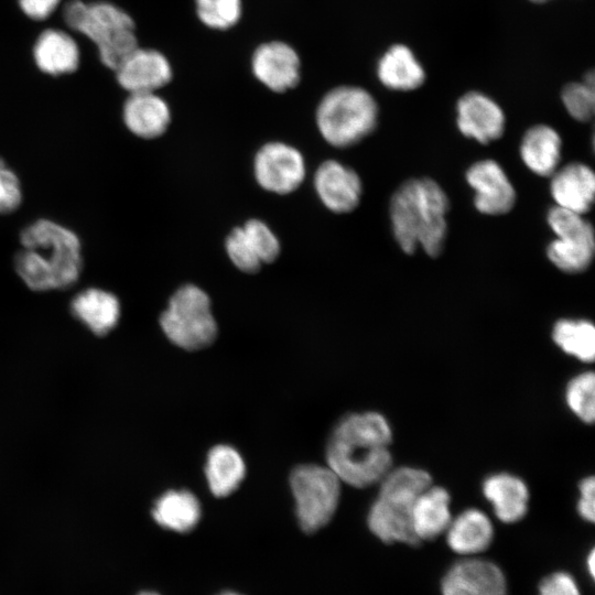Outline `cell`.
<instances>
[{
    "mask_svg": "<svg viewBox=\"0 0 595 595\" xmlns=\"http://www.w3.org/2000/svg\"><path fill=\"white\" fill-rule=\"evenodd\" d=\"M31 56L40 73L50 77H61L77 71L80 47L69 32L57 26H45L32 44Z\"/></svg>",
    "mask_w": 595,
    "mask_h": 595,
    "instance_id": "cell-15",
    "label": "cell"
},
{
    "mask_svg": "<svg viewBox=\"0 0 595 595\" xmlns=\"http://www.w3.org/2000/svg\"><path fill=\"white\" fill-rule=\"evenodd\" d=\"M113 77L128 94L155 93L171 82L173 71L162 52L139 45L117 67Z\"/></svg>",
    "mask_w": 595,
    "mask_h": 595,
    "instance_id": "cell-11",
    "label": "cell"
},
{
    "mask_svg": "<svg viewBox=\"0 0 595 595\" xmlns=\"http://www.w3.org/2000/svg\"><path fill=\"white\" fill-rule=\"evenodd\" d=\"M538 595H581V591L570 573L554 572L541 581Z\"/></svg>",
    "mask_w": 595,
    "mask_h": 595,
    "instance_id": "cell-35",
    "label": "cell"
},
{
    "mask_svg": "<svg viewBox=\"0 0 595 595\" xmlns=\"http://www.w3.org/2000/svg\"><path fill=\"white\" fill-rule=\"evenodd\" d=\"M242 230L262 263L274 261L280 253V242L273 231L259 219H250Z\"/></svg>",
    "mask_w": 595,
    "mask_h": 595,
    "instance_id": "cell-32",
    "label": "cell"
},
{
    "mask_svg": "<svg viewBox=\"0 0 595 595\" xmlns=\"http://www.w3.org/2000/svg\"><path fill=\"white\" fill-rule=\"evenodd\" d=\"M547 221L555 235L547 247V257L565 273H581L592 263L595 252L594 230L583 215L553 206Z\"/></svg>",
    "mask_w": 595,
    "mask_h": 595,
    "instance_id": "cell-9",
    "label": "cell"
},
{
    "mask_svg": "<svg viewBox=\"0 0 595 595\" xmlns=\"http://www.w3.org/2000/svg\"><path fill=\"white\" fill-rule=\"evenodd\" d=\"M19 10H20V9H19ZM17 11H18V10H17ZM13 12H15V11H13ZM13 12H11V13H13ZM9 14H10V13H9ZM6 15H8V14H6ZM6 15H3V17H6ZM3 17H0V18H3Z\"/></svg>",
    "mask_w": 595,
    "mask_h": 595,
    "instance_id": "cell-42",
    "label": "cell"
},
{
    "mask_svg": "<svg viewBox=\"0 0 595 595\" xmlns=\"http://www.w3.org/2000/svg\"><path fill=\"white\" fill-rule=\"evenodd\" d=\"M441 591L443 595H507V582L495 563L468 558L450 567Z\"/></svg>",
    "mask_w": 595,
    "mask_h": 595,
    "instance_id": "cell-13",
    "label": "cell"
},
{
    "mask_svg": "<svg viewBox=\"0 0 595 595\" xmlns=\"http://www.w3.org/2000/svg\"><path fill=\"white\" fill-rule=\"evenodd\" d=\"M23 15L34 22L48 21L58 10L63 0H17Z\"/></svg>",
    "mask_w": 595,
    "mask_h": 595,
    "instance_id": "cell-36",
    "label": "cell"
},
{
    "mask_svg": "<svg viewBox=\"0 0 595 595\" xmlns=\"http://www.w3.org/2000/svg\"><path fill=\"white\" fill-rule=\"evenodd\" d=\"M160 324L167 338L186 350L205 348L217 336L210 300L194 284L183 285L172 295Z\"/></svg>",
    "mask_w": 595,
    "mask_h": 595,
    "instance_id": "cell-7",
    "label": "cell"
},
{
    "mask_svg": "<svg viewBox=\"0 0 595 595\" xmlns=\"http://www.w3.org/2000/svg\"><path fill=\"white\" fill-rule=\"evenodd\" d=\"M253 171L258 184L264 190L289 194L303 182L305 162L295 148L283 142H270L257 152Z\"/></svg>",
    "mask_w": 595,
    "mask_h": 595,
    "instance_id": "cell-10",
    "label": "cell"
},
{
    "mask_svg": "<svg viewBox=\"0 0 595 595\" xmlns=\"http://www.w3.org/2000/svg\"><path fill=\"white\" fill-rule=\"evenodd\" d=\"M594 73L586 74L582 82L567 84L561 99L567 113L577 121H588L594 115L595 91Z\"/></svg>",
    "mask_w": 595,
    "mask_h": 595,
    "instance_id": "cell-30",
    "label": "cell"
},
{
    "mask_svg": "<svg viewBox=\"0 0 595 595\" xmlns=\"http://www.w3.org/2000/svg\"><path fill=\"white\" fill-rule=\"evenodd\" d=\"M529 1L534 2V3H544L550 0H529Z\"/></svg>",
    "mask_w": 595,
    "mask_h": 595,
    "instance_id": "cell-41",
    "label": "cell"
},
{
    "mask_svg": "<svg viewBox=\"0 0 595 595\" xmlns=\"http://www.w3.org/2000/svg\"><path fill=\"white\" fill-rule=\"evenodd\" d=\"M290 486L303 531L315 532L331 521L339 502L342 482L328 466H296L290 475Z\"/></svg>",
    "mask_w": 595,
    "mask_h": 595,
    "instance_id": "cell-8",
    "label": "cell"
},
{
    "mask_svg": "<svg viewBox=\"0 0 595 595\" xmlns=\"http://www.w3.org/2000/svg\"><path fill=\"white\" fill-rule=\"evenodd\" d=\"M58 9L62 29L91 43L100 64L111 72L140 45L133 17L113 2L64 0Z\"/></svg>",
    "mask_w": 595,
    "mask_h": 595,
    "instance_id": "cell-4",
    "label": "cell"
},
{
    "mask_svg": "<svg viewBox=\"0 0 595 595\" xmlns=\"http://www.w3.org/2000/svg\"><path fill=\"white\" fill-rule=\"evenodd\" d=\"M595 480L594 476L583 478L578 484L580 497L577 499V512L587 522L595 519Z\"/></svg>",
    "mask_w": 595,
    "mask_h": 595,
    "instance_id": "cell-37",
    "label": "cell"
},
{
    "mask_svg": "<svg viewBox=\"0 0 595 595\" xmlns=\"http://www.w3.org/2000/svg\"><path fill=\"white\" fill-rule=\"evenodd\" d=\"M139 595H159V594H156L154 592H142Z\"/></svg>",
    "mask_w": 595,
    "mask_h": 595,
    "instance_id": "cell-40",
    "label": "cell"
},
{
    "mask_svg": "<svg viewBox=\"0 0 595 595\" xmlns=\"http://www.w3.org/2000/svg\"><path fill=\"white\" fill-rule=\"evenodd\" d=\"M450 202L444 190L432 178H410L392 194L390 220L399 247L413 253L418 247L437 257L447 232Z\"/></svg>",
    "mask_w": 595,
    "mask_h": 595,
    "instance_id": "cell-3",
    "label": "cell"
},
{
    "mask_svg": "<svg viewBox=\"0 0 595 595\" xmlns=\"http://www.w3.org/2000/svg\"><path fill=\"white\" fill-rule=\"evenodd\" d=\"M198 19L208 28L227 30L241 17V0H195Z\"/></svg>",
    "mask_w": 595,
    "mask_h": 595,
    "instance_id": "cell-31",
    "label": "cell"
},
{
    "mask_svg": "<svg viewBox=\"0 0 595 595\" xmlns=\"http://www.w3.org/2000/svg\"><path fill=\"white\" fill-rule=\"evenodd\" d=\"M550 192L556 206L586 214L593 206L595 197V174L581 162H572L550 176Z\"/></svg>",
    "mask_w": 595,
    "mask_h": 595,
    "instance_id": "cell-18",
    "label": "cell"
},
{
    "mask_svg": "<svg viewBox=\"0 0 595 595\" xmlns=\"http://www.w3.org/2000/svg\"><path fill=\"white\" fill-rule=\"evenodd\" d=\"M519 151L522 162L532 173L548 177L559 167L562 140L552 127L536 125L523 134Z\"/></svg>",
    "mask_w": 595,
    "mask_h": 595,
    "instance_id": "cell-22",
    "label": "cell"
},
{
    "mask_svg": "<svg viewBox=\"0 0 595 595\" xmlns=\"http://www.w3.org/2000/svg\"><path fill=\"white\" fill-rule=\"evenodd\" d=\"M22 202V188L18 175L0 158V214L14 212Z\"/></svg>",
    "mask_w": 595,
    "mask_h": 595,
    "instance_id": "cell-34",
    "label": "cell"
},
{
    "mask_svg": "<svg viewBox=\"0 0 595 595\" xmlns=\"http://www.w3.org/2000/svg\"><path fill=\"white\" fill-rule=\"evenodd\" d=\"M466 181L474 190V205L479 213L499 216L515 206V187L495 160L486 159L472 164L466 171Z\"/></svg>",
    "mask_w": 595,
    "mask_h": 595,
    "instance_id": "cell-12",
    "label": "cell"
},
{
    "mask_svg": "<svg viewBox=\"0 0 595 595\" xmlns=\"http://www.w3.org/2000/svg\"><path fill=\"white\" fill-rule=\"evenodd\" d=\"M122 120L127 129L142 139L162 136L170 122L171 110L155 93L128 94L122 104Z\"/></svg>",
    "mask_w": 595,
    "mask_h": 595,
    "instance_id": "cell-19",
    "label": "cell"
},
{
    "mask_svg": "<svg viewBox=\"0 0 595 595\" xmlns=\"http://www.w3.org/2000/svg\"><path fill=\"white\" fill-rule=\"evenodd\" d=\"M245 470L244 459L234 447L216 445L209 451L205 473L214 496L226 497L235 491Z\"/></svg>",
    "mask_w": 595,
    "mask_h": 595,
    "instance_id": "cell-27",
    "label": "cell"
},
{
    "mask_svg": "<svg viewBox=\"0 0 595 595\" xmlns=\"http://www.w3.org/2000/svg\"><path fill=\"white\" fill-rule=\"evenodd\" d=\"M586 564H587V569H588V573L589 575L593 577L594 576V573H595V552L594 550H591L587 559H586Z\"/></svg>",
    "mask_w": 595,
    "mask_h": 595,
    "instance_id": "cell-38",
    "label": "cell"
},
{
    "mask_svg": "<svg viewBox=\"0 0 595 595\" xmlns=\"http://www.w3.org/2000/svg\"><path fill=\"white\" fill-rule=\"evenodd\" d=\"M377 76L380 83L398 91L419 88L425 80V72L413 52L403 44L391 45L379 58Z\"/></svg>",
    "mask_w": 595,
    "mask_h": 595,
    "instance_id": "cell-24",
    "label": "cell"
},
{
    "mask_svg": "<svg viewBox=\"0 0 595 595\" xmlns=\"http://www.w3.org/2000/svg\"><path fill=\"white\" fill-rule=\"evenodd\" d=\"M552 339L567 355L583 363L594 360L595 327L591 321L584 318L559 320L553 325Z\"/></svg>",
    "mask_w": 595,
    "mask_h": 595,
    "instance_id": "cell-28",
    "label": "cell"
},
{
    "mask_svg": "<svg viewBox=\"0 0 595 595\" xmlns=\"http://www.w3.org/2000/svg\"><path fill=\"white\" fill-rule=\"evenodd\" d=\"M448 491L430 485L416 498L412 508V528L418 541L432 540L444 533L452 520Z\"/></svg>",
    "mask_w": 595,
    "mask_h": 595,
    "instance_id": "cell-23",
    "label": "cell"
},
{
    "mask_svg": "<svg viewBox=\"0 0 595 595\" xmlns=\"http://www.w3.org/2000/svg\"><path fill=\"white\" fill-rule=\"evenodd\" d=\"M482 490L501 522L515 523L526 516L529 489L518 476L509 473L491 474L483 482Z\"/></svg>",
    "mask_w": 595,
    "mask_h": 595,
    "instance_id": "cell-20",
    "label": "cell"
},
{
    "mask_svg": "<svg viewBox=\"0 0 595 595\" xmlns=\"http://www.w3.org/2000/svg\"><path fill=\"white\" fill-rule=\"evenodd\" d=\"M226 251L231 262L242 272L256 273L261 268V260L247 239L242 227L231 230L226 239Z\"/></svg>",
    "mask_w": 595,
    "mask_h": 595,
    "instance_id": "cell-33",
    "label": "cell"
},
{
    "mask_svg": "<svg viewBox=\"0 0 595 595\" xmlns=\"http://www.w3.org/2000/svg\"><path fill=\"white\" fill-rule=\"evenodd\" d=\"M23 246L14 258V269L33 291L66 289L77 282L83 270L78 236L65 226L37 219L20 235Z\"/></svg>",
    "mask_w": 595,
    "mask_h": 595,
    "instance_id": "cell-2",
    "label": "cell"
},
{
    "mask_svg": "<svg viewBox=\"0 0 595 595\" xmlns=\"http://www.w3.org/2000/svg\"><path fill=\"white\" fill-rule=\"evenodd\" d=\"M456 123L461 133L482 144L499 139L506 125L501 107L480 91H468L456 104Z\"/></svg>",
    "mask_w": 595,
    "mask_h": 595,
    "instance_id": "cell-14",
    "label": "cell"
},
{
    "mask_svg": "<svg viewBox=\"0 0 595 595\" xmlns=\"http://www.w3.org/2000/svg\"><path fill=\"white\" fill-rule=\"evenodd\" d=\"M71 310L73 315L96 335L109 333L120 317L118 298L98 288H89L77 293L71 303Z\"/></svg>",
    "mask_w": 595,
    "mask_h": 595,
    "instance_id": "cell-25",
    "label": "cell"
},
{
    "mask_svg": "<svg viewBox=\"0 0 595 595\" xmlns=\"http://www.w3.org/2000/svg\"><path fill=\"white\" fill-rule=\"evenodd\" d=\"M300 57L289 44L272 41L259 45L251 57L256 78L275 93L294 88L300 80Z\"/></svg>",
    "mask_w": 595,
    "mask_h": 595,
    "instance_id": "cell-16",
    "label": "cell"
},
{
    "mask_svg": "<svg viewBox=\"0 0 595 595\" xmlns=\"http://www.w3.org/2000/svg\"><path fill=\"white\" fill-rule=\"evenodd\" d=\"M314 186L322 203L334 213H349L360 202L363 186L358 174L335 160L318 166Z\"/></svg>",
    "mask_w": 595,
    "mask_h": 595,
    "instance_id": "cell-17",
    "label": "cell"
},
{
    "mask_svg": "<svg viewBox=\"0 0 595 595\" xmlns=\"http://www.w3.org/2000/svg\"><path fill=\"white\" fill-rule=\"evenodd\" d=\"M379 489L367 517L370 531L385 543H420L412 528V508L419 495L432 485L421 468H391L378 483Z\"/></svg>",
    "mask_w": 595,
    "mask_h": 595,
    "instance_id": "cell-5",
    "label": "cell"
},
{
    "mask_svg": "<svg viewBox=\"0 0 595 595\" xmlns=\"http://www.w3.org/2000/svg\"><path fill=\"white\" fill-rule=\"evenodd\" d=\"M152 515L165 529L188 532L199 521L201 505L188 490H170L156 500Z\"/></svg>",
    "mask_w": 595,
    "mask_h": 595,
    "instance_id": "cell-26",
    "label": "cell"
},
{
    "mask_svg": "<svg viewBox=\"0 0 595 595\" xmlns=\"http://www.w3.org/2000/svg\"><path fill=\"white\" fill-rule=\"evenodd\" d=\"M378 122V106L366 89L339 86L329 90L316 109V125L332 145L347 148L369 136Z\"/></svg>",
    "mask_w": 595,
    "mask_h": 595,
    "instance_id": "cell-6",
    "label": "cell"
},
{
    "mask_svg": "<svg viewBox=\"0 0 595 595\" xmlns=\"http://www.w3.org/2000/svg\"><path fill=\"white\" fill-rule=\"evenodd\" d=\"M391 442V426L381 413L348 414L327 442V466L342 483L355 488L372 486L392 468Z\"/></svg>",
    "mask_w": 595,
    "mask_h": 595,
    "instance_id": "cell-1",
    "label": "cell"
},
{
    "mask_svg": "<svg viewBox=\"0 0 595 595\" xmlns=\"http://www.w3.org/2000/svg\"><path fill=\"white\" fill-rule=\"evenodd\" d=\"M569 409L584 423H593L595 418V376L583 371L573 377L565 388Z\"/></svg>",
    "mask_w": 595,
    "mask_h": 595,
    "instance_id": "cell-29",
    "label": "cell"
},
{
    "mask_svg": "<svg viewBox=\"0 0 595 595\" xmlns=\"http://www.w3.org/2000/svg\"><path fill=\"white\" fill-rule=\"evenodd\" d=\"M218 595H241V594L236 593V592H231V591H226V592L219 593Z\"/></svg>",
    "mask_w": 595,
    "mask_h": 595,
    "instance_id": "cell-39",
    "label": "cell"
},
{
    "mask_svg": "<svg viewBox=\"0 0 595 595\" xmlns=\"http://www.w3.org/2000/svg\"><path fill=\"white\" fill-rule=\"evenodd\" d=\"M445 532L448 547L462 555L485 551L494 539L491 520L476 508H468L452 518Z\"/></svg>",
    "mask_w": 595,
    "mask_h": 595,
    "instance_id": "cell-21",
    "label": "cell"
}]
</instances>
